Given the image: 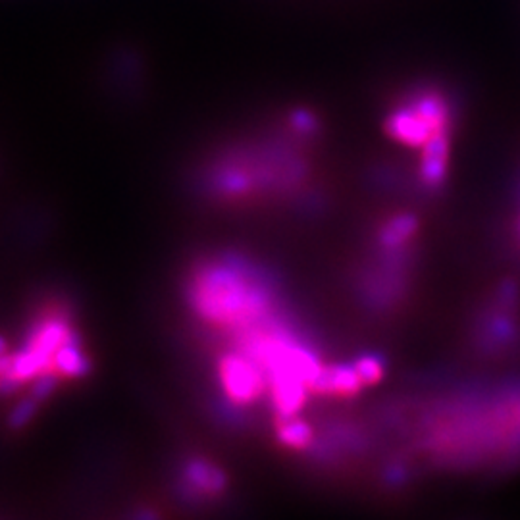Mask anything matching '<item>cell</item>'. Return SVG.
<instances>
[{
    "label": "cell",
    "instance_id": "1",
    "mask_svg": "<svg viewBox=\"0 0 520 520\" xmlns=\"http://www.w3.org/2000/svg\"><path fill=\"white\" fill-rule=\"evenodd\" d=\"M193 303L206 322L241 331L267 322L268 316V295L228 267H210L197 276Z\"/></svg>",
    "mask_w": 520,
    "mask_h": 520
},
{
    "label": "cell",
    "instance_id": "2",
    "mask_svg": "<svg viewBox=\"0 0 520 520\" xmlns=\"http://www.w3.org/2000/svg\"><path fill=\"white\" fill-rule=\"evenodd\" d=\"M75 334L77 331L64 316L45 318L31 331L27 343L18 355L12 357L8 372L21 384L31 382L41 372L52 369L57 351Z\"/></svg>",
    "mask_w": 520,
    "mask_h": 520
},
{
    "label": "cell",
    "instance_id": "3",
    "mask_svg": "<svg viewBox=\"0 0 520 520\" xmlns=\"http://www.w3.org/2000/svg\"><path fill=\"white\" fill-rule=\"evenodd\" d=\"M441 131H449V110L444 98L434 93L416 98L413 105L400 108L390 118V134L415 149H423Z\"/></svg>",
    "mask_w": 520,
    "mask_h": 520
},
{
    "label": "cell",
    "instance_id": "4",
    "mask_svg": "<svg viewBox=\"0 0 520 520\" xmlns=\"http://www.w3.org/2000/svg\"><path fill=\"white\" fill-rule=\"evenodd\" d=\"M220 380L224 393L237 405H249L268 390V378L257 362L245 353H226L220 361Z\"/></svg>",
    "mask_w": 520,
    "mask_h": 520
},
{
    "label": "cell",
    "instance_id": "5",
    "mask_svg": "<svg viewBox=\"0 0 520 520\" xmlns=\"http://www.w3.org/2000/svg\"><path fill=\"white\" fill-rule=\"evenodd\" d=\"M449 160V131L431 137L423 147V180L428 185H438L446 178Z\"/></svg>",
    "mask_w": 520,
    "mask_h": 520
},
{
    "label": "cell",
    "instance_id": "6",
    "mask_svg": "<svg viewBox=\"0 0 520 520\" xmlns=\"http://www.w3.org/2000/svg\"><path fill=\"white\" fill-rule=\"evenodd\" d=\"M52 369L58 370V374L68 376V378H83L85 374H89L91 361L81 349L80 336L75 334L57 351Z\"/></svg>",
    "mask_w": 520,
    "mask_h": 520
},
{
    "label": "cell",
    "instance_id": "7",
    "mask_svg": "<svg viewBox=\"0 0 520 520\" xmlns=\"http://www.w3.org/2000/svg\"><path fill=\"white\" fill-rule=\"evenodd\" d=\"M283 420L278 426V439L283 446L291 449H305L311 446L314 438L313 428L303 420H297L293 416H282Z\"/></svg>",
    "mask_w": 520,
    "mask_h": 520
},
{
    "label": "cell",
    "instance_id": "8",
    "mask_svg": "<svg viewBox=\"0 0 520 520\" xmlns=\"http://www.w3.org/2000/svg\"><path fill=\"white\" fill-rule=\"evenodd\" d=\"M187 476H190V482L193 488H197L198 492H205V493H210V492H216L222 488L224 484V478L222 474H220L218 470H214L210 464L206 462H193L190 470H187Z\"/></svg>",
    "mask_w": 520,
    "mask_h": 520
},
{
    "label": "cell",
    "instance_id": "9",
    "mask_svg": "<svg viewBox=\"0 0 520 520\" xmlns=\"http://www.w3.org/2000/svg\"><path fill=\"white\" fill-rule=\"evenodd\" d=\"M416 229V220L413 216H397L393 222L384 229L382 234V243L384 245H401L403 241H407L415 234Z\"/></svg>",
    "mask_w": 520,
    "mask_h": 520
},
{
    "label": "cell",
    "instance_id": "10",
    "mask_svg": "<svg viewBox=\"0 0 520 520\" xmlns=\"http://www.w3.org/2000/svg\"><path fill=\"white\" fill-rule=\"evenodd\" d=\"M57 385H58V370L49 369L45 372H41L37 378L31 380L29 395L41 403L49 400V397L54 393V390H57Z\"/></svg>",
    "mask_w": 520,
    "mask_h": 520
},
{
    "label": "cell",
    "instance_id": "11",
    "mask_svg": "<svg viewBox=\"0 0 520 520\" xmlns=\"http://www.w3.org/2000/svg\"><path fill=\"white\" fill-rule=\"evenodd\" d=\"M37 407H39V401L37 400H33V397L29 395L27 400H21L14 408H12V413H10V416H8V424H10V428H14V430H18V428H24V426H27L33 418H35V415H37Z\"/></svg>",
    "mask_w": 520,
    "mask_h": 520
},
{
    "label": "cell",
    "instance_id": "12",
    "mask_svg": "<svg viewBox=\"0 0 520 520\" xmlns=\"http://www.w3.org/2000/svg\"><path fill=\"white\" fill-rule=\"evenodd\" d=\"M355 370H357L359 378H361V382L364 385V384H376V382H380L384 367H382V362L378 359L364 357V359H361L355 364Z\"/></svg>",
    "mask_w": 520,
    "mask_h": 520
},
{
    "label": "cell",
    "instance_id": "13",
    "mask_svg": "<svg viewBox=\"0 0 520 520\" xmlns=\"http://www.w3.org/2000/svg\"><path fill=\"white\" fill-rule=\"evenodd\" d=\"M10 364H12V357L0 355V378L10 370Z\"/></svg>",
    "mask_w": 520,
    "mask_h": 520
},
{
    "label": "cell",
    "instance_id": "14",
    "mask_svg": "<svg viewBox=\"0 0 520 520\" xmlns=\"http://www.w3.org/2000/svg\"><path fill=\"white\" fill-rule=\"evenodd\" d=\"M6 351H8V343L3 336H0V355H6Z\"/></svg>",
    "mask_w": 520,
    "mask_h": 520
}]
</instances>
